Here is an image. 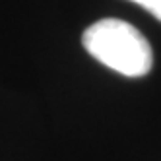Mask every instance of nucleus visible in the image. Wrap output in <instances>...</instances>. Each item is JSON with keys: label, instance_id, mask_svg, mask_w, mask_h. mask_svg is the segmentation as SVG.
<instances>
[{"label": "nucleus", "instance_id": "obj_1", "mask_svg": "<svg viewBox=\"0 0 161 161\" xmlns=\"http://www.w3.org/2000/svg\"><path fill=\"white\" fill-rule=\"evenodd\" d=\"M82 43L95 60L122 76L140 78L152 70V47L128 21L117 18L99 19L84 31Z\"/></svg>", "mask_w": 161, "mask_h": 161}, {"label": "nucleus", "instance_id": "obj_2", "mask_svg": "<svg viewBox=\"0 0 161 161\" xmlns=\"http://www.w3.org/2000/svg\"><path fill=\"white\" fill-rule=\"evenodd\" d=\"M132 2L140 4L142 8H146L152 16H155L161 21V0H132Z\"/></svg>", "mask_w": 161, "mask_h": 161}]
</instances>
